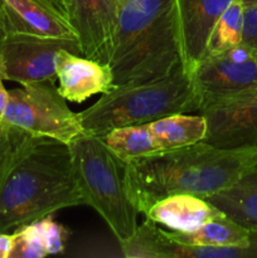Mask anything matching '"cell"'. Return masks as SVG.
I'll list each match as a JSON object with an SVG mask.
<instances>
[{"label": "cell", "instance_id": "2", "mask_svg": "<svg viewBox=\"0 0 257 258\" xmlns=\"http://www.w3.org/2000/svg\"><path fill=\"white\" fill-rule=\"evenodd\" d=\"M85 204L70 145L34 136L0 184V232Z\"/></svg>", "mask_w": 257, "mask_h": 258}, {"label": "cell", "instance_id": "28", "mask_svg": "<svg viewBox=\"0 0 257 258\" xmlns=\"http://www.w3.org/2000/svg\"><path fill=\"white\" fill-rule=\"evenodd\" d=\"M4 18H5L4 3H3V0H0V34L4 32Z\"/></svg>", "mask_w": 257, "mask_h": 258}, {"label": "cell", "instance_id": "29", "mask_svg": "<svg viewBox=\"0 0 257 258\" xmlns=\"http://www.w3.org/2000/svg\"><path fill=\"white\" fill-rule=\"evenodd\" d=\"M242 4L244 5V7H249V5H253L256 4L257 0H241Z\"/></svg>", "mask_w": 257, "mask_h": 258}, {"label": "cell", "instance_id": "22", "mask_svg": "<svg viewBox=\"0 0 257 258\" xmlns=\"http://www.w3.org/2000/svg\"><path fill=\"white\" fill-rule=\"evenodd\" d=\"M12 233L14 244L10 258H43L48 256L42 234L35 222L19 227Z\"/></svg>", "mask_w": 257, "mask_h": 258}, {"label": "cell", "instance_id": "19", "mask_svg": "<svg viewBox=\"0 0 257 258\" xmlns=\"http://www.w3.org/2000/svg\"><path fill=\"white\" fill-rule=\"evenodd\" d=\"M100 138L126 164L160 153L146 123L112 128Z\"/></svg>", "mask_w": 257, "mask_h": 258}, {"label": "cell", "instance_id": "12", "mask_svg": "<svg viewBox=\"0 0 257 258\" xmlns=\"http://www.w3.org/2000/svg\"><path fill=\"white\" fill-rule=\"evenodd\" d=\"M184 70L191 75L206 57L214 24L233 0H174Z\"/></svg>", "mask_w": 257, "mask_h": 258}, {"label": "cell", "instance_id": "21", "mask_svg": "<svg viewBox=\"0 0 257 258\" xmlns=\"http://www.w3.org/2000/svg\"><path fill=\"white\" fill-rule=\"evenodd\" d=\"M33 138L0 121V184Z\"/></svg>", "mask_w": 257, "mask_h": 258}, {"label": "cell", "instance_id": "6", "mask_svg": "<svg viewBox=\"0 0 257 258\" xmlns=\"http://www.w3.org/2000/svg\"><path fill=\"white\" fill-rule=\"evenodd\" d=\"M2 122L35 138H48L70 145L85 133L81 117L58 92L55 82L42 81L9 91Z\"/></svg>", "mask_w": 257, "mask_h": 258}, {"label": "cell", "instance_id": "4", "mask_svg": "<svg viewBox=\"0 0 257 258\" xmlns=\"http://www.w3.org/2000/svg\"><path fill=\"white\" fill-rule=\"evenodd\" d=\"M202 96L184 68L161 80L116 86L78 112L85 133L102 136L116 127L144 125L174 113L198 112Z\"/></svg>", "mask_w": 257, "mask_h": 258}, {"label": "cell", "instance_id": "11", "mask_svg": "<svg viewBox=\"0 0 257 258\" xmlns=\"http://www.w3.org/2000/svg\"><path fill=\"white\" fill-rule=\"evenodd\" d=\"M71 27L81 55L110 64L117 29V4L113 0H72Z\"/></svg>", "mask_w": 257, "mask_h": 258}, {"label": "cell", "instance_id": "25", "mask_svg": "<svg viewBox=\"0 0 257 258\" xmlns=\"http://www.w3.org/2000/svg\"><path fill=\"white\" fill-rule=\"evenodd\" d=\"M52 10H54L58 15L68 22L71 14V7H72V0H43ZM70 23V22H68Z\"/></svg>", "mask_w": 257, "mask_h": 258}, {"label": "cell", "instance_id": "9", "mask_svg": "<svg viewBox=\"0 0 257 258\" xmlns=\"http://www.w3.org/2000/svg\"><path fill=\"white\" fill-rule=\"evenodd\" d=\"M120 247L126 258H257V231L251 242L242 246H194L173 241L146 218Z\"/></svg>", "mask_w": 257, "mask_h": 258}, {"label": "cell", "instance_id": "3", "mask_svg": "<svg viewBox=\"0 0 257 258\" xmlns=\"http://www.w3.org/2000/svg\"><path fill=\"white\" fill-rule=\"evenodd\" d=\"M113 85L161 80L184 68L174 0H122L110 59Z\"/></svg>", "mask_w": 257, "mask_h": 258}, {"label": "cell", "instance_id": "10", "mask_svg": "<svg viewBox=\"0 0 257 258\" xmlns=\"http://www.w3.org/2000/svg\"><path fill=\"white\" fill-rule=\"evenodd\" d=\"M198 112L208 122L206 143L221 148H257V88L207 103Z\"/></svg>", "mask_w": 257, "mask_h": 258}, {"label": "cell", "instance_id": "20", "mask_svg": "<svg viewBox=\"0 0 257 258\" xmlns=\"http://www.w3.org/2000/svg\"><path fill=\"white\" fill-rule=\"evenodd\" d=\"M243 10L244 5L241 0H233L227 7L214 24L207 45L206 55L219 54L242 43Z\"/></svg>", "mask_w": 257, "mask_h": 258}, {"label": "cell", "instance_id": "15", "mask_svg": "<svg viewBox=\"0 0 257 258\" xmlns=\"http://www.w3.org/2000/svg\"><path fill=\"white\" fill-rule=\"evenodd\" d=\"M144 214L168 231L188 233L223 213L206 198L194 194H173L155 202Z\"/></svg>", "mask_w": 257, "mask_h": 258}, {"label": "cell", "instance_id": "27", "mask_svg": "<svg viewBox=\"0 0 257 258\" xmlns=\"http://www.w3.org/2000/svg\"><path fill=\"white\" fill-rule=\"evenodd\" d=\"M4 80L0 76V121H2L3 115H4V111L7 108L8 105V100H9V91L5 88L4 86Z\"/></svg>", "mask_w": 257, "mask_h": 258}, {"label": "cell", "instance_id": "8", "mask_svg": "<svg viewBox=\"0 0 257 258\" xmlns=\"http://www.w3.org/2000/svg\"><path fill=\"white\" fill-rule=\"evenodd\" d=\"M191 76L202 106L256 90L257 48L239 43L219 54L206 55Z\"/></svg>", "mask_w": 257, "mask_h": 258}, {"label": "cell", "instance_id": "23", "mask_svg": "<svg viewBox=\"0 0 257 258\" xmlns=\"http://www.w3.org/2000/svg\"><path fill=\"white\" fill-rule=\"evenodd\" d=\"M38 229L42 234L43 242H44L45 249L48 254H59L65 251L66 242H67L68 233L67 229L62 224L57 223L52 216L43 217V218L35 221Z\"/></svg>", "mask_w": 257, "mask_h": 258}, {"label": "cell", "instance_id": "13", "mask_svg": "<svg viewBox=\"0 0 257 258\" xmlns=\"http://www.w3.org/2000/svg\"><path fill=\"white\" fill-rule=\"evenodd\" d=\"M58 92L67 101L81 103L115 88L110 66L60 49L57 57Z\"/></svg>", "mask_w": 257, "mask_h": 258}, {"label": "cell", "instance_id": "16", "mask_svg": "<svg viewBox=\"0 0 257 258\" xmlns=\"http://www.w3.org/2000/svg\"><path fill=\"white\" fill-rule=\"evenodd\" d=\"M160 151L174 150L204 141L208 122L202 113H174L146 123Z\"/></svg>", "mask_w": 257, "mask_h": 258}, {"label": "cell", "instance_id": "5", "mask_svg": "<svg viewBox=\"0 0 257 258\" xmlns=\"http://www.w3.org/2000/svg\"><path fill=\"white\" fill-rule=\"evenodd\" d=\"M70 149L86 204L100 214L118 243L128 239L138 228L139 212L127 193L126 163L92 134L78 135Z\"/></svg>", "mask_w": 257, "mask_h": 258}, {"label": "cell", "instance_id": "1", "mask_svg": "<svg viewBox=\"0 0 257 258\" xmlns=\"http://www.w3.org/2000/svg\"><path fill=\"white\" fill-rule=\"evenodd\" d=\"M257 165V148L201 141L126 164V185L139 213L173 194L208 198L231 188Z\"/></svg>", "mask_w": 257, "mask_h": 258}, {"label": "cell", "instance_id": "7", "mask_svg": "<svg viewBox=\"0 0 257 258\" xmlns=\"http://www.w3.org/2000/svg\"><path fill=\"white\" fill-rule=\"evenodd\" d=\"M60 49L81 54L77 40L37 37L23 33L0 35V76L25 86L57 81V57Z\"/></svg>", "mask_w": 257, "mask_h": 258}, {"label": "cell", "instance_id": "26", "mask_svg": "<svg viewBox=\"0 0 257 258\" xmlns=\"http://www.w3.org/2000/svg\"><path fill=\"white\" fill-rule=\"evenodd\" d=\"M13 244H14L13 233L0 232V258H10Z\"/></svg>", "mask_w": 257, "mask_h": 258}, {"label": "cell", "instance_id": "30", "mask_svg": "<svg viewBox=\"0 0 257 258\" xmlns=\"http://www.w3.org/2000/svg\"><path fill=\"white\" fill-rule=\"evenodd\" d=\"M113 2H115V3H116V4H117V5H118V4H120V3H121V2H122V0H113Z\"/></svg>", "mask_w": 257, "mask_h": 258}, {"label": "cell", "instance_id": "31", "mask_svg": "<svg viewBox=\"0 0 257 258\" xmlns=\"http://www.w3.org/2000/svg\"><path fill=\"white\" fill-rule=\"evenodd\" d=\"M40 2H43V0H40ZM43 3H44V2H43ZM44 4H45V3H44ZM45 5H47V4H45Z\"/></svg>", "mask_w": 257, "mask_h": 258}, {"label": "cell", "instance_id": "18", "mask_svg": "<svg viewBox=\"0 0 257 258\" xmlns=\"http://www.w3.org/2000/svg\"><path fill=\"white\" fill-rule=\"evenodd\" d=\"M170 239L194 246H242L251 242L253 231L233 221L226 214L216 217L194 232L181 233L164 229Z\"/></svg>", "mask_w": 257, "mask_h": 258}, {"label": "cell", "instance_id": "17", "mask_svg": "<svg viewBox=\"0 0 257 258\" xmlns=\"http://www.w3.org/2000/svg\"><path fill=\"white\" fill-rule=\"evenodd\" d=\"M206 199L227 217L257 231V165L231 188Z\"/></svg>", "mask_w": 257, "mask_h": 258}, {"label": "cell", "instance_id": "14", "mask_svg": "<svg viewBox=\"0 0 257 258\" xmlns=\"http://www.w3.org/2000/svg\"><path fill=\"white\" fill-rule=\"evenodd\" d=\"M5 18L4 32L23 33L37 37L77 40L66 19L40 0H3Z\"/></svg>", "mask_w": 257, "mask_h": 258}, {"label": "cell", "instance_id": "24", "mask_svg": "<svg viewBox=\"0 0 257 258\" xmlns=\"http://www.w3.org/2000/svg\"><path fill=\"white\" fill-rule=\"evenodd\" d=\"M242 43L257 48V3L244 7Z\"/></svg>", "mask_w": 257, "mask_h": 258}]
</instances>
